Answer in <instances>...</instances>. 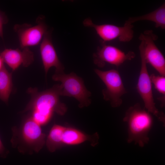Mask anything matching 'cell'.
<instances>
[{"label":"cell","instance_id":"2","mask_svg":"<svg viewBox=\"0 0 165 165\" xmlns=\"http://www.w3.org/2000/svg\"><path fill=\"white\" fill-rule=\"evenodd\" d=\"M40 126L31 116L19 127H13L11 140L12 146L22 153L38 152L46 142V135L42 132Z\"/></svg>","mask_w":165,"mask_h":165},{"label":"cell","instance_id":"13","mask_svg":"<svg viewBox=\"0 0 165 165\" xmlns=\"http://www.w3.org/2000/svg\"><path fill=\"white\" fill-rule=\"evenodd\" d=\"M99 139L97 133L91 135L86 134L76 129L65 127L62 138L63 144L76 145L86 141H90L91 145L97 144Z\"/></svg>","mask_w":165,"mask_h":165},{"label":"cell","instance_id":"18","mask_svg":"<svg viewBox=\"0 0 165 165\" xmlns=\"http://www.w3.org/2000/svg\"><path fill=\"white\" fill-rule=\"evenodd\" d=\"M8 22V19L5 14L0 10V37L3 38V26Z\"/></svg>","mask_w":165,"mask_h":165},{"label":"cell","instance_id":"20","mask_svg":"<svg viewBox=\"0 0 165 165\" xmlns=\"http://www.w3.org/2000/svg\"><path fill=\"white\" fill-rule=\"evenodd\" d=\"M4 61L0 55V70L3 68L4 66Z\"/></svg>","mask_w":165,"mask_h":165},{"label":"cell","instance_id":"16","mask_svg":"<svg viewBox=\"0 0 165 165\" xmlns=\"http://www.w3.org/2000/svg\"><path fill=\"white\" fill-rule=\"evenodd\" d=\"M13 87L12 74L4 66L0 70V99L8 102Z\"/></svg>","mask_w":165,"mask_h":165},{"label":"cell","instance_id":"14","mask_svg":"<svg viewBox=\"0 0 165 165\" xmlns=\"http://www.w3.org/2000/svg\"><path fill=\"white\" fill-rule=\"evenodd\" d=\"M148 20L155 23L156 28H160L165 29V4L152 12L143 15L136 17H130L125 21L124 24H132L137 21L141 20Z\"/></svg>","mask_w":165,"mask_h":165},{"label":"cell","instance_id":"5","mask_svg":"<svg viewBox=\"0 0 165 165\" xmlns=\"http://www.w3.org/2000/svg\"><path fill=\"white\" fill-rule=\"evenodd\" d=\"M139 50L141 58V67L136 88L142 99L145 108L149 112L155 116L164 125L165 116L163 113L156 108L154 102L152 91V83L148 72L147 63L145 60L141 43Z\"/></svg>","mask_w":165,"mask_h":165},{"label":"cell","instance_id":"6","mask_svg":"<svg viewBox=\"0 0 165 165\" xmlns=\"http://www.w3.org/2000/svg\"><path fill=\"white\" fill-rule=\"evenodd\" d=\"M94 71L106 86L102 90L104 99L109 101L113 108L119 107L123 102L121 97L127 92L119 72L114 69L103 71L95 69Z\"/></svg>","mask_w":165,"mask_h":165},{"label":"cell","instance_id":"10","mask_svg":"<svg viewBox=\"0 0 165 165\" xmlns=\"http://www.w3.org/2000/svg\"><path fill=\"white\" fill-rule=\"evenodd\" d=\"M135 56L133 51L125 53L115 46L106 45L102 42L101 46L98 48L93 57L94 63L101 68L106 63L118 67L125 61L134 58Z\"/></svg>","mask_w":165,"mask_h":165},{"label":"cell","instance_id":"7","mask_svg":"<svg viewBox=\"0 0 165 165\" xmlns=\"http://www.w3.org/2000/svg\"><path fill=\"white\" fill-rule=\"evenodd\" d=\"M158 38L152 30L145 31L139 37L147 63L150 64L160 75L165 76V58L155 42Z\"/></svg>","mask_w":165,"mask_h":165},{"label":"cell","instance_id":"15","mask_svg":"<svg viewBox=\"0 0 165 165\" xmlns=\"http://www.w3.org/2000/svg\"><path fill=\"white\" fill-rule=\"evenodd\" d=\"M65 127L55 124L51 128L46 141V147L51 152H53L63 144L62 138Z\"/></svg>","mask_w":165,"mask_h":165},{"label":"cell","instance_id":"8","mask_svg":"<svg viewBox=\"0 0 165 165\" xmlns=\"http://www.w3.org/2000/svg\"><path fill=\"white\" fill-rule=\"evenodd\" d=\"M83 24L86 27L93 28L103 42L117 38L120 42H128L134 37V26L132 24H124L121 27L108 24L97 25L90 18L85 19Z\"/></svg>","mask_w":165,"mask_h":165},{"label":"cell","instance_id":"12","mask_svg":"<svg viewBox=\"0 0 165 165\" xmlns=\"http://www.w3.org/2000/svg\"><path fill=\"white\" fill-rule=\"evenodd\" d=\"M4 62L14 71L22 65L25 67L30 65L34 60L33 52L28 47L16 49H6L0 53Z\"/></svg>","mask_w":165,"mask_h":165},{"label":"cell","instance_id":"3","mask_svg":"<svg viewBox=\"0 0 165 165\" xmlns=\"http://www.w3.org/2000/svg\"><path fill=\"white\" fill-rule=\"evenodd\" d=\"M123 120L127 124L128 142H134L142 147L148 142V134L153 124V118L151 113L142 108L139 103L128 109Z\"/></svg>","mask_w":165,"mask_h":165},{"label":"cell","instance_id":"11","mask_svg":"<svg viewBox=\"0 0 165 165\" xmlns=\"http://www.w3.org/2000/svg\"><path fill=\"white\" fill-rule=\"evenodd\" d=\"M42 60L46 75L52 67L55 68V73L64 72V67L60 61L52 43L51 32L47 31L44 35L40 47Z\"/></svg>","mask_w":165,"mask_h":165},{"label":"cell","instance_id":"19","mask_svg":"<svg viewBox=\"0 0 165 165\" xmlns=\"http://www.w3.org/2000/svg\"><path fill=\"white\" fill-rule=\"evenodd\" d=\"M5 151V148L0 138V154L1 155L3 154Z\"/></svg>","mask_w":165,"mask_h":165},{"label":"cell","instance_id":"9","mask_svg":"<svg viewBox=\"0 0 165 165\" xmlns=\"http://www.w3.org/2000/svg\"><path fill=\"white\" fill-rule=\"evenodd\" d=\"M36 24H16L14 29L17 34L21 48L34 46L39 44L48 31V27L43 17L39 16Z\"/></svg>","mask_w":165,"mask_h":165},{"label":"cell","instance_id":"4","mask_svg":"<svg viewBox=\"0 0 165 165\" xmlns=\"http://www.w3.org/2000/svg\"><path fill=\"white\" fill-rule=\"evenodd\" d=\"M52 78L53 80L61 83V96L74 97L79 101L80 108L90 105L89 97L91 93L86 88L82 79L76 74L72 72L68 74L64 72L55 73Z\"/></svg>","mask_w":165,"mask_h":165},{"label":"cell","instance_id":"1","mask_svg":"<svg viewBox=\"0 0 165 165\" xmlns=\"http://www.w3.org/2000/svg\"><path fill=\"white\" fill-rule=\"evenodd\" d=\"M61 89L59 84L42 92L38 91L36 88H29L28 92L31 95V100L23 112L32 111L31 116L40 125L46 123L53 112L60 115H64L67 108L60 100Z\"/></svg>","mask_w":165,"mask_h":165},{"label":"cell","instance_id":"17","mask_svg":"<svg viewBox=\"0 0 165 165\" xmlns=\"http://www.w3.org/2000/svg\"><path fill=\"white\" fill-rule=\"evenodd\" d=\"M152 84L157 90L162 95V97H159L158 100L161 101V106L165 105V76L156 75L154 74L150 75Z\"/></svg>","mask_w":165,"mask_h":165}]
</instances>
